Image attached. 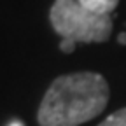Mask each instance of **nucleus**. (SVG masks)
<instances>
[{"mask_svg":"<svg viewBox=\"0 0 126 126\" xmlns=\"http://www.w3.org/2000/svg\"><path fill=\"white\" fill-rule=\"evenodd\" d=\"M98 126H126V107L116 110L110 116H107Z\"/></svg>","mask_w":126,"mask_h":126,"instance_id":"nucleus-4","label":"nucleus"},{"mask_svg":"<svg viewBox=\"0 0 126 126\" xmlns=\"http://www.w3.org/2000/svg\"><path fill=\"white\" fill-rule=\"evenodd\" d=\"M79 2L94 14H110L119 5V0H79Z\"/></svg>","mask_w":126,"mask_h":126,"instance_id":"nucleus-3","label":"nucleus"},{"mask_svg":"<svg viewBox=\"0 0 126 126\" xmlns=\"http://www.w3.org/2000/svg\"><path fill=\"white\" fill-rule=\"evenodd\" d=\"M75 46H77V42H75V40H70V39H61V42H60V51H63L65 54H70V53H74V51H75Z\"/></svg>","mask_w":126,"mask_h":126,"instance_id":"nucleus-5","label":"nucleus"},{"mask_svg":"<svg viewBox=\"0 0 126 126\" xmlns=\"http://www.w3.org/2000/svg\"><path fill=\"white\" fill-rule=\"evenodd\" d=\"M117 42H119L121 46H126V32L119 33V37H117Z\"/></svg>","mask_w":126,"mask_h":126,"instance_id":"nucleus-6","label":"nucleus"},{"mask_svg":"<svg viewBox=\"0 0 126 126\" xmlns=\"http://www.w3.org/2000/svg\"><path fill=\"white\" fill-rule=\"evenodd\" d=\"M109 82L96 72L56 77L37 110L39 126H81L102 114L109 103Z\"/></svg>","mask_w":126,"mask_h":126,"instance_id":"nucleus-1","label":"nucleus"},{"mask_svg":"<svg viewBox=\"0 0 126 126\" xmlns=\"http://www.w3.org/2000/svg\"><path fill=\"white\" fill-rule=\"evenodd\" d=\"M49 23L61 39L75 42H107L112 33L110 14H94L79 0H54L49 9Z\"/></svg>","mask_w":126,"mask_h":126,"instance_id":"nucleus-2","label":"nucleus"}]
</instances>
